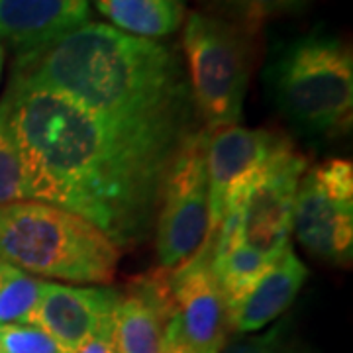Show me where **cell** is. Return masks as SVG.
<instances>
[{"label":"cell","mask_w":353,"mask_h":353,"mask_svg":"<svg viewBox=\"0 0 353 353\" xmlns=\"http://www.w3.org/2000/svg\"><path fill=\"white\" fill-rule=\"evenodd\" d=\"M218 18L236 24L248 34H259L269 20L294 12L306 0H206Z\"/></svg>","instance_id":"cell-18"},{"label":"cell","mask_w":353,"mask_h":353,"mask_svg":"<svg viewBox=\"0 0 353 353\" xmlns=\"http://www.w3.org/2000/svg\"><path fill=\"white\" fill-rule=\"evenodd\" d=\"M2 67H4V48L0 46V77H2Z\"/></svg>","instance_id":"cell-24"},{"label":"cell","mask_w":353,"mask_h":353,"mask_svg":"<svg viewBox=\"0 0 353 353\" xmlns=\"http://www.w3.org/2000/svg\"><path fill=\"white\" fill-rule=\"evenodd\" d=\"M0 353H65V350L34 324H0Z\"/></svg>","instance_id":"cell-20"},{"label":"cell","mask_w":353,"mask_h":353,"mask_svg":"<svg viewBox=\"0 0 353 353\" xmlns=\"http://www.w3.org/2000/svg\"><path fill=\"white\" fill-rule=\"evenodd\" d=\"M43 281L0 259V324H30Z\"/></svg>","instance_id":"cell-17"},{"label":"cell","mask_w":353,"mask_h":353,"mask_svg":"<svg viewBox=\"0 0 353 353\" xmlns=\"http://www.w3.org/2000/svg\"><path fill=\"white\" fill-rule=\"evenodd\" d=\"M306 277V265L296 257L289 243L261 273V277L243 292L240 301L230 308V330L250 334L277 320L294 303Z\"/></svg>","instance_id":"cell-14"},{"label":"cell","mask_w":353,"mask_h":353,"mask_svg":"<svg viewBox=\"0 0 353 353\" xmlns=\"http://www.w3.org/2000/svg\"><path fill=\"white\" fill-rule=\"evenodd\" d=\"M285 136L269 130H248L238 124L208 130L206 175H208V232L199 252L212 253L226 208L243 201L253 179L263 169Z\"/></svg>","instance_id":"cell-8"},{"label":"cell","mask_w":353,"mask_h":353,"mask_svg":"<svg viewBox=\"0 0 353 353\" xmlns=\"http://www.w3.org/2000/svg\"><path fill=\"white\" fill-rule=\"evenodd\" d=\"M273 261L275 259L238 241L222 259L210 263V271L224 294L228 312Z\"/></svg>","instance_id":"cell-16"},{"label":"cell","mask_w":353,"mask_h":353,"mask_svg":"<svg viewBox=\"0 0 353 353\" xmlns=\"http://www.w3.org/2000/svg\"><path fill=\"white\" fill-rule=\"evenodd\" d=\"M306 169L308 159L290 139H283L241 202V243L277 259L290 243L296 190Z\"/></svg>","instance_id":"cell-7"},{"label":"cell","mask_w":353,"mask_h":353,"mask_svg":"<svg viewBox=\"0 0 353 353\" xmlns=\"http://www.w3.org/2000/svg\"><path fill=\"white\" fill-rule=\"evenodd\" d=\"M208 130L190 132L167 173L157 212V259L173 271L192 259L208 232Z\"/></svg>","instance_id":"cell-6"},{"label":"cell","mask_w":353,"mask_h":353,"mask_svg":"<svg viewBox=\"0 0 353 353\" xmlns=\"http://www.w3.org/2000/svg\"><path fill=\"white\" fill-rule=\"evenodd\" d=\"M183 53L192 106L206 130L238 124L252 75V34L212 14L190 12Z\"/></svg>","instance_id":"cell-5"},{"label":"cell","mask_w":353,"mask_h":353,"mask_svg":"<svg viewBox=\"0 0 353 353\" xmlns=\"http://www.w3.org/2000/svg\"><path fill=\"white\" fill-rule=\"evenodd\" d=\"M120 248L94 224L38 201L0 206V259L30 275L108 285Z\"/></svg>","instance_id":"cell-3"},{"label":"cell","mask_w":353,"mask_h":353,"mask_svg":"<svg viewBox=\"0 0 353 353\" xmlns=\"http://www.w3.org/2000/svg\"><path fill=\"white\" fill-rule=\"evenodd\" d=\"M175 316V290L169 269H153L130 281L114 310L116 353H165Z\"/></svg>","instance_id":"cell-10"},{"label":"cell","mask_w":353,"mask_h":353,"mask_svg":"<svg viewBox=\"0 0 353 353\" xmlns=\"http://www.w3.org/2000/svg\"><path fill=\"white\" fill-rule=\"evenodd\" d=\"M175 316L167 334V350L183 345L190 353H218L228 341L230 316L224 294L210 271V259L194 255L171 271Z\"/></svg>","instance_id":"cell-9"},{"label":"cell","mask_w":353,"mask_h":353,"mask_svg":"<svg viewBox=\"0 0 353 353\" xmlns=\"http://www.w3.org/2000/svg\"><path fill=\"white\" fill-rule=\"evenodd\" d=\"M65 353H116V347H114V338H112V330H106L99 336L90 338L85 343H81L79 347L71 350V352Z\"/></svg>","instance_id":"cell-22"},{"label":"cell","mask_w":353,"mask_h":353,"mask_svg":"<svg viewBox=\"0 0 353 353\" xmlns=\"http://www.w3.org/2000/svg\"><path fill=\"white\" fill-rule=\"evenodd\" d=\"M218 353H304L299 347L290 345L285 340V328L269 330L263 336H248L238 334L236 338L228 340Z\"/></svg>","instance_id":"cell-21"},{"label":"cell","mask_w":353,"mask_h":353,"mask_svg":"<svg viewBox=\"0 0 353 353\" xmlns=\"http://www.w3.org/2000/svg\"><path fill=\"white\" fill-rule=\"evenodd\" d=\"M120 299L110 287H69L46 283L30 324L50 334L65 352L114 326V310Z\"/></svg>","instance_id":"cell-12"},{"label":"cell","mask_w":353,"mask_h":353,"mask_svg":"<svg viewBox=\"0 0 353 353\" xmlns=\"http://www.w3.org/2000/svg\"><path fill=\"white\" fill-rule=\"evenodd\" d=\"M292 230L306 252L332 265H350L353 255V196L330 192L314 169L299 183Z\"/></svg>","instance_id":"cell-11"},{"label":"cell","mask_w":353,"mask_h":353,"mask_svg":"<svg viewBox=\"0 0 353 353\" xmlns=\"http://www.w3.org/2000/svg\"><path fill=\"white\" fill-rule=\"evenodd\" d=\"M28 201L24 187V169L6 118L0 110V206Z\"/></svg>","instance_id":"cell-19"},{"label":"cell","mask_w":353,"mask_h":353,"mask_svg":"<svg viewBox=\"0 0 353 353\" xmlns=\"http://www.w3.org/2000/svg\"><path fill=\"white\" fill-rule=\"evenodd\" d=\"M116 30L136 38L171 36L183 24L185 10L176 0H92Z\"/></svg>","instance_id":"cell-15"},{"label":"cell","mask_w":353,"mask_h":353,"mask_svg":"<svg viewBox=\"0 0 353 353\" xmlns=\"http://www.w3.org/2000/svg\"><path fill=\"white\" fill-rule=\"evenodd\" d=\"M279 112L310 136L352 128L353 57L340 38L310 32L283 46L265 73Z\"/></svg>","instance_id":"cell-4"},{"label":"cell","mask_w":353,"mask_h":353,"mask_svg":"<svg viewBox=\"0 0 353 353\" xmlns=\"http://www.w3.org/2000/svg\"><path fill=\"white\" fill-rule=\"evenodd\" d=\"M0 110L22 159L28 201L79 214L118 248L148 238L189 134L118 126L65 94L16 79Z\"/></svg>","instance_id":"cell-1"},{"label":"cell","mask_w":353,"mask_h":353,"mask_svg":"<svg viewBox=\"0 0 353 353\" xmlns=\"http://www.w3.org/2000/svg\"><path fill=\"white\" fill-rule=\"evenodd\" d=\"M10 79L65 94L118 126L190 134L194 118L179 50L101 22L16 55Z\"/></svg>","instance_id":"cell-2"},{"label":"cell","mask_w":353,"mask_h":353,"mask_svg":"<svg viewBox=\"0 0 353 353\" xmlns=\"http://www.w3.org/2000/svg\"><path fill=\"white\" fill-rule=\"evenodd\" d=\"M165 353H190L187 347H183V345H171L169 350Z\"/></svg>","instance_id":"cell-23"},{"label":"cell","mask_w":353,"mask_h":353,"mask_svg":"<svg viewBox=\"0 0 353 353\" xmlns=\"http://www.w3.org/2000/svg\"><path fill=\"white\" fill-rule=\"evenodd\" d=\"M90 0H0V46L22 55L87 24Z\"/></svg>","instance_id":"cell-13"}]
</instances>
